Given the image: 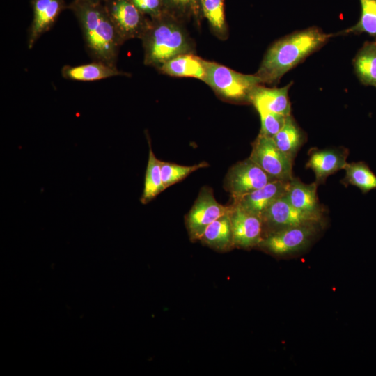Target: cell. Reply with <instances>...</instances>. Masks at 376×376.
<instances>
[{
	"label": "cell",
	"instance_id": "8fae6325",
	"mask_svg": "<svg viewBox=\"0 0 376 376\" xmlns=\"http://www.w3.org/2000/svg\"><path fill=\"white\" fill-rule=\"evenodd\" d=\"M284 195L276 200L261 215L263 225L267 226L270 232L320 221L294 207Z\"/></svg>",
	"mask_w": 376,
	"mask_h": 376
},
{
	"label": "cell",
	"instance_id": "ac0fdd59",
	"mask_svg": "<svg viewBox=\"0 0 376 376\" xmlns=\"http://www.w3.org/2000/svg\"><path fill=\"white\" fill-rule=\"evenodd\" d=\"M163 74L178 77H191L203 81L205 76V60L194 53L176 56L157 68Z\"/></svg>",
	"mask_w": 376,
	"mask_h": 376
},
{
	"label": "cell",
	"instance_id": "7402d4cb",
	"mask_svg": "<svg viewBox=\"0 0 376 376\" xmlns=\"http://www.w3.org/2000/svg\"><path fill=\"white\" fill-rule=\"evenodd\" d=\"M149 154L145 174L144 187L140 201L146 205L163 191L165 188L162 183L161 175L162 161L158 159L153 152L150 141L148 137Z\"/></svg>",
	"mask_w": 376,
	"mask_h": 376
},
{
	"label": "cell",
	"instance_id": "e0dca14e",
	"mask_svg": "<svg viewBox=\"0 0 376 376\" xmlns=\"http://www.w3.org/2000/svg\"><path fill=\"white\" fill-rule=\"evenodd\" d=\"M61 75L72 81H95L116 76H130V74L119 70L116 65L93 61L75 66L65 65L61 68Z\"/></svg>",
	"mask_w": 376,
	"mask_h": 376
},
{
	"label": "cell",
	"instance_id": "d6986e66",
	"mask_svg": "<svg viewBox=\"0 0 376 376\" xmlns=\"http://www.w3.org/2000/svg\"><path fill=\"white\" fill-rule=\"evenodd\" d=\"M355 74L366 86L376 87V41H366L353 60Z\"/></svg>",
	"mask_w": 376,
	"mask_h": 376
},
{
	"label": "cell",
	"instance_id": "d4e9b609",
	"mask_svg": "<svg viewBox=\"0 0 376 376\" xmlns=\"http://www.w3.org/2000/svg\"><path fill=\"white\" fill-rule=\"evenodd\" d=\"M361 5V15L357 23L343 30L340 34H360L366 33L376 36V0H359Z\"/></svg>",
	"mask_w": 376,
	"mask_h": 376
},
{
	"label": "cell",
	"instance_id": "6da1fadb",
	"mask_svg": "<svg viewBox=\"0 0 376 376\" xmlns=\"http://www.w3.org/2000/svg\"><path fill=\"white\" fill-rule=\"evenodd\" d=\"M332 36L312 26L280 38L267 50L256 75L262 84H277L287 72L322 47Z\"/></svg>",
	"mask_w": 376,
	"mask_h": 376
},
{
	"label": "cell",
	"instance_id": "5bb4252c",
	"mask_svg": "<svg viewBox=\"0 0 376 376\" xmlns=\"http://www.w3.org/2000/svg\"><path fill=\"white\" fill-rule=\"evenodd\" d=\"M292 83L282 88H267L260 84L256 86L251 92L249 102L258 112L265 111L290 115V102L288 91Z\"/></svg>",
	"mask_w": 376,
	"mask_h": 376
},
{
	"label": "cell",
	"instance_id": "ffe728a7",
	"mask_svg": "<svg viewBox=\"0 0 376 376\" xmlns=\"http://www.w3.org/2000/svg\"><path fill=\"white\" fill-rule=\"evenodd\" d=\"M272 139L277 148L294 160L298 150L304 144L306 136L294 118L289 115L283 127Z\"/></svg>",
	"mask_w": 376,
	"mask_h": 376
},
{
	"label": "cell",
	"instance_id": "603a6c76",
	"mask_svg": "<svg viewBox=\"0 0 376 376\" xmlns=\"http://www.w3.org/2000/svg\"><path fill=\"white\" fill-rule=\"evenodd\" d=\"M345 175L342 183L358 187L363 194L376 189V175L364 162L347 163L344 168Z\"/></svg>",
	"mask_w": 376,
	"mask_h": 376
},
{
	"label": "cell",
	"instance_id": "3957f363",
	"mask_svg": "<svg viewBox=\"0 0 376 376\" xmlns=\"http://www.w3.org/2000/svg\"><path fill=\"white\" fill-rule=\"evenodd\" d=\"M141 40L144 64L156 68L176 56L194 51V42L181 21L168 13L150 19Z\"/></svg>",
	"mask_w": 376,
	"mask_h": 376
},
{
	"label": "cell",
	"instance_id": "7c38bea8",
	"mask_svg": "<svg viewBox=\"0 0 376 376\" xmlns=\"http://www.w3.org/2000/svg\"><path fill=\"white\" fill-rule=\"evenodd\" d=\"M289 181L274 180L263 187L233 198V205L261 217L263 213L287 190Z\"/></svg>",
	"mask_w": 376,
	"mask_h": 376
},
{
	"label": "cell",
	"instance_id": "cb8c5ba5",
	"mask_svg": "<svg viewBox=\"0 0 376 376\" xmlns=\"http://www.w3.org/2000/svg\"><path fill=\"white\" fill-rule=\"evenodd\" d=\"M202 15L207 20L212 31L220 39L228 36L224 0H200Z\"/></svg>",
	"mask_w": 376,
	"mask_h": 376
},
{
	"label": "cell",
	"instance_id": "8992f818",
	"mask_svg": "<svg viewBox=\"0 0 376 376\" xmlns=\"http://www.w3.org/2000/svg\"><path fill=\"white\" fill-rule=\"evenodd\" d=\"M104 8L117 32L125 42L141 38L150 19L131 0H106Z\"/></svg>",
	"mask_w": 376,
	"mask_h": 376
},
{
	"label": "cell",
	"instance_id": "2e32d148",
	"mask_svg": "<svg viewBox=\"0 0 376 376\" xmlns=\"http://www.w3.org/2000/svg\"><path fill=\"white\" fill-rule=\"evenodd\" d=\"M317 183L305 184L299 179L292 178L288 182L285 197L298 210L321 219L322 207L317 195Z\"/></svg>",
	"mask_w": 376,
	"mask_h": 376
},
{
	"label": "cell",
	"instance_id": "44dd1931",
	"mask_svg": "<svg viewBox=\"0 0 376 376\" xmlns=\"http://www.w3.org/2000/svg\"><path fill=\"white\" fill-rule=\"evenodd\" d=\"M230 212L210 224L199 240L221 251L233 245Z\"/></svg>",
	"mask_w": 376,
	"mask_h": 376
},
{
	"label": "cell",
	"instance_id": "9c48e42d",
	"mask_svg": "<svg viewBox=\"0 0 376 376\" xmlns=\"http://www.w3.org/2000/svg\"><path fill=\"white\" fill-rule=\"evenodd\" d=\"M274 180L249 158L235 164L226 178V189L233 198L245 195Z\"/></svg>",
	"mask_w": 376,
	"mask_h": 376
},
{
	"label": "cell",
	"instance_id": "277c9868",
	"mask_svg": "<svg viewBox=\"0 0 376 376\" xmlns=\"http://www.w3.org/2000/svg\"><path fill=\"white\" fill-rule=\"evenodd\" d=\"M206 83L218 95L235 102H249L252 90L262 84L256 75L235 71L216 62L205 60Z\"/></svg>",
	"mask_w": 376,
	"mask_h": 376
},
{
	"label": "cell",
	"instance_id": "4fadbf2b",
	"mask_svg": "<svg viewBox=\"0 0 376 376\" xmlns=\"http://www.w3.org/2000/svg\"><path fill=\"white\" fill-rule=\"evenodd\" d=\"M32 5L33 17L27 38L29 49L53 26L63 8V0H33Z\"/></svg>",
	"mask_w": 376,
	"mask_h": 376
},
{
	"label": "cell",
	"instance_id": "30bf717a",
	"mask_svg": "<svg viewBox=\"0 0 376 376\" xmlns=\"http://www.w3.org/2000/svg\"><path fill=\"white\" fill-rule=\"evenodd\" d=\"M230 218L233 245L247 249L259 244L263 228L260 217L232 205Z\"/></svg>",
	"mask_w": 376,
	"mask_h": 376
},
{
	"label": "cell",
	"instance_id": "ba28073f",
	"mask_svg": "<svg viewBox=\"0 0 376 376\" xmlns=\"http://www.w3.org/2000/svg\"><path fill=\"white\" fill-rule=\"evenodd\" d=\"M230 206H224L214 198L210 188H203L186 217L187 228L192 240H199L206 228L228 213Z\"/></svg>",
	"mask_w": 376,
	"mask_h": 376
},
{
	"label": "cell",
	"instance_id": "9a60e30c",
	"mask_svg": "<svg viewBox=\"0 0 376 376\" xmlns=\"http://www.w3.org/2000/svg\"><path fill=\"white\" fill-rule=\"evenodd\" d=\"M348 151L343 148L313 150L306 165L314 172L317 185L324 183L328 176L344 169Z\"/></svg>",
	"mask_w": 376,
	"mask_h": 376
},
{
	"label": "cell",
	"instance_id": "52a82bcc",
	"mask_svg": "<svg viewBox=\"0 0 376 376\" xmlns=\"http://www.w3.org/2000/svg\"><path fill=\"white\" fill-rule=\"evenodd\" d=\"M318 223H310L270 232L259 243L275 255H288L300 251L311 241Z\"/></svg>",
	"mask_w": 376,
	"mask_h": 376
},
{
	"label": "cell",
	"instance_id": "f546056e",
	"mask_svg": "<svg viewBox=\"0 0 376 376\" xmlns=\"http://www.w3.org/2000/svg\"><path fill=\"white\" fill-rule=\"evenodd\" d=\"M81 1H88L91 3H101L102 1H105L106 0H81Z\"/></svg>",
	"mask_w": 376,
	"mask_h": 376
},
{
	"label": "cell",
	"instance_id": "83f0119b",
	"mask_svg": "<svg viewBox=\"0 0 376 376\" xmlns=\"http://www.w3.org/2000/svg\"><path fill=\"white\" fill-rule=\"evenodd\" d=\"M258 113L261 121V127L259 134L270 138H273L283 127L288 116L265 111H260Z\"/></svg>",
	"mask_w": 376,
	"mask_h": 376
},
{
	"label": "cell",
	"instance_id": "f1b7e54d",
	"mask_svg": "<svg viewBox=\"0 0 376 376\" xmlns=\"http://www.w3.org/2000/svg\"><path fill=\"white\" fill-rule=\"evenodd\" d=\"M134 4L150 19L161 17L166 13L163 0H131Z\"/></svg>",
	"mask_w": 376,
	"mask_h": 376
},
{
	"label": "cell",
	"instance_id": "7a4b0ae2",
	"mask_svg": "<svg viewBox=\"0 0 376 376\" xmlns=\"http://www.w3.org/2000/svg\"><path fill=\"white\" fill-rule=\"evenodd\" d=\"M74 10L86 50L93 61L116 65L120 46L125 42L102 3L76 0Z\"/></svg>",
	"mask_w": 376,
	"mask_h": 376
},
{
	"label": "cell",
	"instance_id": "5b68a950",
	"mask_svg": "<svg viewBox=\"0 0 376 376\" xmlns=\"http://www.w3.org/2000/svg\"><path fill=\"white\" fill-rule=\"evenodd\" d=\"M274 180L290 181L293 160L281 152L272 138L258 134L249 157Z\"/></svg>",
	"mask_w": 376,
	"mask_h": 376
},
{
	"label": "cell",
	"instance_id": "484cf974",
	"mask_svg": "<svg viewBox=\"0 0 376 376\" xmlns=\"http://www.w3.org/2000/svg\"><path fill=\"white\" fill-rule=\"evenodd\" d=\"M208 166L209 164L205 162L192 166H182L162 161L161 175L163 185L166 189L169 186L182 180L192 172Z\"/></svg>",
	"mask_w": 376,
	"mask_h": 376
},
{
	"label": "cell",
	"instance_id": "4316f807",
	"mask_svg": "<svg viewBox=\"0 0 376 376\" xmlns=\"http://www.w3.org/2000/svg\"><path fill=\"white\" fill-rule=\"evenodd\" d=\"M166 13L180 19L194 17L199 21L202 14L200 0H163Z\"/></svg>",
	"mask_w": 376,
	"mask_h": 376
}]
</instances>
